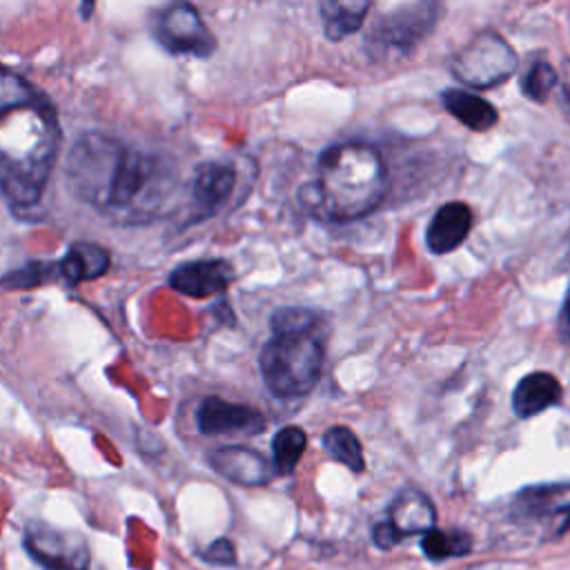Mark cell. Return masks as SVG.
Returning <instances> with one entry per match:
<instances>
[{
    "label": "cell",
    "instance_id": "2e32d148",
    "mask_svg": "<svg viewBox=\"0 0 570 570\" xmlns=\"http://www.w3.org/2000/svg\"><path fill=\"white\" fill-rule=\"evenodd\" d=\"M441 100L445 111L472 131H488L499 122L497 107L468 89H445L441 94Z\"/></svg>",
    "mask_w": 570,
    "mask_h": 570
},
{
    "label": "cell",
    "instance_id": "277c9868",
    "mask_svg": "<svg viewBox=\"0 0 570 570\" xmlns=\"http://www.w3.org/2000/svg\"><path fill=\"white\" fill-rule=\"evenodd\" d=\"M325 345L309 334H272L263 345L258 365L265 385L281 399H298L309 394L323 372Z\"/></svg>",
    "mask_w": 570,
    "mask_h": 570
},
{
    "label": "cell",
    "instance_id": "ac0fdd59",
    "mask_svg": "<svg viewBox=\"0 0 570 570\" xmlns=\"http://www.w3.org/2000/svg\"><path fill=\"white\" fill-rule=\"evenodd\" d=\"M318 9H321L325 38L332 42H338L363 27L372 4L367 0L365 2L363 0H323Z\"/></svg>",
    "mask_w": 570,
    "mask_h": 570
},
{
    "label": "cell",
    "instance_id": "6da1fadb",
    "mask_svg": "<svg viewBox=\"0 0 570 570\" xmlns=\"http://www.w3.org/2000/svg\"><path fill=\"white\" fill-rule=\"evenodd\" d=\"M174 178L160 156L102 131L82 134L67 156V185L73 196L120 223H147L158 216Z\"/></svg>",
    "mask_w": 570,
    "mask_h": 570
},
{
    "label": "cell",
    "instance_id": "cb8c5ba5",
    "mask_svg": "<svg viewBox=\"0 0 570 570\" xmlns=\"http://www.w3.org/2000/svg\"><path fill=\"white\" fill-rule=\"evenodd\" d=\"M318 325L316 312L309 307H278L272 314V334H309Z\"/></svg>",
    "mask_w": 570,
    "mask_h": 570
},
{
    "label": "cell",
    "instance_id": "30bf717a",
    "mask_svg": "<svg viewBox=\"0 0 570 570\" xmlns=\"http://www.w3.org/2000/svg\"><path fill=\"white\" fill-rule=\"evenodd\" d=\"M209 465L236 485H265L276 474L272 463L256 450L245 445H223L209 452Z\"/></svg>",
    "mask_w": 570,
    "mask_h": 570
},
{
    "label": "cell",
    "instance_id": "9a60e30c",
    "mask_svg": "<svg viewBox=\"0 0 570 570\" xmlns=\"http://www.w3.org/2000/svg\"><path fill=\"white\" fill-rule=\"evenodd\" d=\"M387 523L401 534H428L434 530L436 523V510L430 501V497L416 488L401 490L394 501L390 503V519Z\"/></svg>",
    "mask_w": 570,
    "mask_h": 570
},
{
    "label": "cell",
    "instance_id": "8fae6325",
    "mask_svg": "<svg viewBox=\"0 0 570 570\" xmlns=\"http://www.w3.org/2000/svg\"><path fill=\"white\" fill-rule=\"evenodd\" d=\"M232 281L234 269L223 258L183 263L169 274V287L191 298H209L214 294H220L229 287Z\"/></svg>",
    "mask_w": 570,
    "mask_h": 570
},
{
    "label": "cell",
    "instance_id": "5b68a950",
    "mask_svg": "<svg viewBox=\"0 0 570 570\" xmlns=\"http://www.w3.org/2000/svg\"><path fill=\"white\" fill-rule=\"evenodd\" d=\"M517 51L497 31H481L468 40L450 60L452 76L474 89H490L517 71Z\"/></svg>",
    "mask_w": 570,
    "mask_h": 570
},
{
    "label": "cell",
    "instance_id": "ba28073f",
    "mask_svg": "<svg viewBox=\"0 0 570 570\" xmlns=\"http://www.w3.org/2000/svg\"><path fill=\"white\" fill-rule=\"evenodd\" d=\"M24 548L47 570H87L89 552L80 537L31 523L24 534Z\"/></svg>",
    "mask_w": 570,
    "mask_h": 570
},
{
    "label": "cell",
    "instance_id": "3957f363",
    "mask_svg": "<svg viewBox=\"0 0 570 570\" xmlns=\"http://www.w3.org/2000/svg\"><path fill=\"white\" fill-rule=\"evenodd\" d=\"M314 191L332 220L372 214L387 194V167L367 142H338L318 156Z\"/></svg>",
    "mask_w": 570,
    "mask_h": 570
},
{
    "label": "cell",
    "instance_id": "4316f807",
    "mask_svg": "<svg viewBox=\"0 0 570 570\" xmlns=\"http://www.w3.org/2000/svg\"><path fill=\"white\" fill-rule=\"evenodd\" d=\"M205 561L209 563H218V566H232L236 563V550L232 546V541L227 539H216L205 552H203Z\"/></svg>",
    "mask_w": 570,
    "mask_h": 570
},
{
    "label": "cell",
    "instance_id": "52a82bcc",
    "mask_svg": "<svg viewBox=\"0 0 570 570\" xmlns=\"http://www.w3.org/2000/svg\"><path fill=\"white\" fill-rule=\"evenodd\" d=\"M154 33L158 42L176 56L207 58L216 49V38L191 4H171L156 16Z\"/></svg>",
    "mask_w": 570,
    "mask_h": 570
},
{
    "label": "cell",
    "instance_id": "603a6c76",
    "mask_svg": "<svg viewBox=\"0 0 570 570\" xmlns=\"http://www.w3.org/2000/svg\"><path fill=\"white\" fill-rule=\"evenodd\" d=\"M423 552L430 557V559H448V557H459V554H465L470 552L472 548V539L465 534V532H441V530H430L428 534H423Z\"/></svg>",
    "mask_w": 570,
    "mask_h": 570
},
{
    "label": "cell",
    "instance_id": "83f0119b",
    "mask_svg": "<svg viewBox=\"0 0 570 570\" xmlns=\"http://www.w3.org/2000/svg\"><path fill=\"white\" fill-rule=\"evenodd\" d=\"M557 334H559V341L570 343V285L566 289V296L557 316Z\"/></svg>",
    "mask_w": 570,
    "mask_h": 570
},
{
    "label": "cell",
    "instance_id": "d6986e66",
    "mask_svg": "<svg viewBox=\"0 0 570 570\" xmlns=\"http://www.w3.org/2000/svg\"><path fill=\"white\" fill-rule=\"evenodd\" d=\"M323 448L325 452L345 465L352 472H363L365 470V454L358 436L345 428V425H332L323 434Z\"/></svg>",
    "mask_w": 570,
    "mask_h": 570
},
{
    "label": "cell",
    "instance_id": "7402d4cb",
    "mask_svg": "<svg viewBox=\"0 0 570 570\" xmlns=\"http://www.w3.org/2000/svg\"><path fill=\"white\" fill-rule=\"evenodd\" d=\"M557 82L559 71L546 60H534L521 76V94L532 102H546Z\"/></svg>",
    "mask_w": 570,
    "mask_h": 570
},
{
    "label": "cell",
    "instance_id": "5bb4252c",
    "mask_svg": "<svg viewBox=\"0 0 570 570\" xmlns=\"http://www.w3.org/2000/svg\"><path fill=\"white\" fill-rule=\"evenodd\" d=\"M563 399V387L559 379L550 372L525 374L512 392V410L519 419H532L548 407L559 405Z\"/></svg>",
    "mask_w": 570,
    "mask_h": 570
},
{
    "label": "cell",
    "instance_id": "9c48e42d",
    "mask_svg": "<svg viewBox=\"0 0 570 570\" xmlns=\"http://www.w3.org/2000/svg\"><path fill=\"white\" fill-rule=\"evenodd\" d=\"M196 425L203 434L252 436L265 430V416L256 407L232 403L220 396H207L196 410Z\"/></svg>",
    "mask_w": 570,
    "mask_h": 570
},
{
    "label": "cell",
    "instance_id": "e0dca14e",
    "mask_svg": "<svg viewBox=\"0 0 570 570\" xmlns=\"http://www.w3.org/2000/svg\"><path fill=\"white\" fill-rule=\"evenodd\" d=\"M56 267L69 285H78L102 276L109 267V254L105 247L96 243L78 240L67 249V254L56 263Z\"/></svg>",
    "mask_w": 570,
    "mask_h": 570
},
{
    "label": "cell",
    "instance_id": "f1b7e54d",
    "mask_svg": "<svg viewBox=\"0 0 570 570\" xmlns=\"http://www.w3.org/2000/svg\"><path fill=\"white\" fill-rule=\"evenodd\" d=\"M372 534H374V543H376L379 548H392V546H396V543L401 541V534H399L387 521L376 523Z\"/></svg>",
    "mask_w": 570,
    "mask_h": 570
},
{
    "label": "cell",
    "instance_id": "8992f818",
    "mask_svg": "<svg viewBox=\"0 0 570 570\" xmlns=\"http://www.w3.org/2000/svg\"><path fill=\"white\" fill-rule=\"evenodd\" d=\"M441 4L436 2H407L385 11L367 31L370 56L401 51L410 53L436 24Z\"/></svg>",
    "mask_w": 570,
    "mask_h": 570
},
{
    "label": "cell",
    "instance_id": "d4e9b609",
    "mask_svg": "<svg viewBox=\"0 0 570 570\" xmlns=\"http://www.w3.org/2000/svg\"><path fill=\"white\" fill-rule=\"evenodd\" d=\"M58 272L56 265L51 263H29L7 276L0 278V285L2 287H9V289H27V287H38L40 283L49 281V276Z\"/></svg>",
    "mask_w": 570,
    "mask_h": 570
},
{
    "label": "cell",
    "instance_id": "7c38bea8",
    "mask_svg": "<svg viewBox=\"0 0 570 570\" xmlns=\"http://www.w3.org/2000/svg\"><path fill=\"white\" fill-rule=\"evenodd\" d=\"M236 187V169L223 160H207L196 167L191 180V200L198 216H214Z\"/></svg>",
    "mask_w": 570,
    "mask_h": 570
},
{
    "label": "cell",
    "instance_id": "4dcf8cb0",
    "mask_svg": "<svg viewBox=\"0 0 570 570\" xmlns=\"http://www.w3.org/2000/svg\"><path fill=\"white\" fill-rule=\"evenodd\" d=\"M566 528H570V517H568V521H566Z\"/></svg>",
    "mask_w": 570,
    "mask_h": 570
},
{
    "label": "cell",
    "instance_id": "f546056e",
    "mask_svg": "<svg viewBox=\"0 0 570 570\" xmlns=\"http://www.w3.org/2000/svg\"><path fill=\"white\" fill-rule=\"evenodd\" d=\"M559 80H561V89H563V96H566V100H568V105H570V58H566V60H563Z\"/></svg>",
    "mask_w": 570,
    "mask_h": 570
},
{
    "label": "cell",
    "instance_id": "484cf974",
    "mask_svg": "<svg viewBox=\"0 0 570 570\" xmlns=\"http://www.w3.org/2000/svg\"><path fill=\"white\" fill-rule=\"evenodd\" d=\"M36 96L38 94L24 82V78L0 69V114L11 107H18L22 102H29Z\"/></svg>",
    "mask_w": 570,
    "mask_h": 570
},
{
    "label": "cell",
    "instance_id": "ffe728a7",
    "mask_svg": "<svg viewBox=\"0 0 570 570\" xmlns=\"http://www.w3.org/2000/svg\"><path fill=\"white\" fill-rule=\"evenodd\" d=\"M307 445V434L298 425L281 428L272 439V468L276 474H292Z\"/></svg>",
    "mask_w": 570,
    "mask_h": 570
},
{
    "label": "cell",
    "instance_id": "44dd1931",
    "mask_svg": "<svg viewBox=\"0 0 570 570\" xmlns=\"http://www.w3.org/2000/svg\"><path fill=\"white\" fill-rule=\"evenodd\" d=\"M566 494H570V485H539V488H528L519 494V503L525 512L534 514H548L568 508L570 503L563 501Z\"/></svg>",
    "mask_w": 570,
    "mask_h": 570
},
{
    "label": "cell",
    "instance_id": "7a4b0ae2",
    "mask_svg": "<svg viewBox=\"0 0 570 570\" xmlns=\"http://www.w3.org/2000/svg\"><path fill=\"white\" fill-rule=\"evenodd\" d=\"M60 127L49 102L36 96L0 114V191L13 205H33L56 163Z\"/></svg>",
    "mask_w": 570,
    "mask_h": 570
},
{
    "label": "cell",
    "instance_id": "4fadbf2b",
    "mask_svg": "<svg viewBox=\"0 0 570 570\" xmlns=\"http://www.w3.org/2000/svg\"><path fill=\"white\" fill-rule=\"evenodd\" d=\"M472 209L461 200H450L441 205L425 229V245L432 254L454 252L472 229Z\"/></svg>",
    "mask_w": 570,
    "mask_h": 570
}]
</instances>
